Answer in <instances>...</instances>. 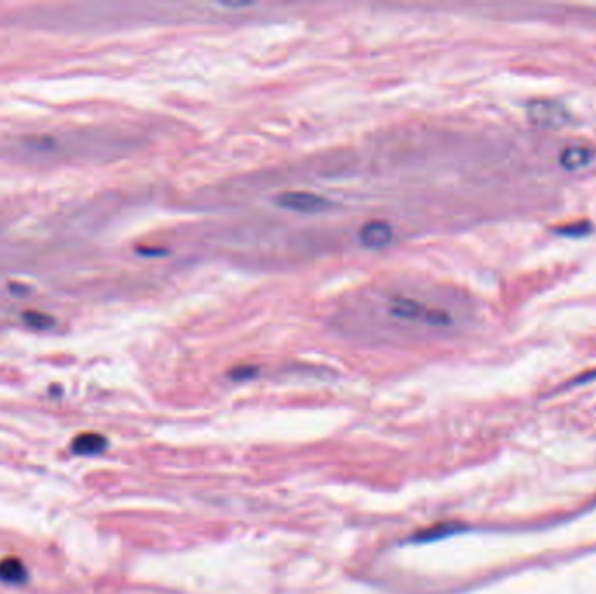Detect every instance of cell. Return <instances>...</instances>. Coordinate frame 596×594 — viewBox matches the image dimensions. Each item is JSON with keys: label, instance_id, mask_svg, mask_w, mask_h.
<instances>
[{"label": "cell", "instance_id": "obj_8", "mask_svg": "<svg viewBox=\"0 0 596 594\" xmlns=\"http://www.w3.org/2000/svg\"><path fill=\"white\" fill-rule=\"evenodd\" d=\"M459 532L457 527H454V525H438V527H431L427 528V530L417 533L415 535V542H427V540H436V539H443V537L450 535V533H455Z\"/></svg>", "mask_w": 596, "mask_h": 594}, {"label": "cell", "instance_id": "obj_11", "mask_svg": "<svg viewBox=\"0 0 596 594\" xmlns=\"http://www.w3.org/2000/svg\"><path fill=\"white\" fill-rule=\"evenodd\" d=\"M258 369L255 366H237L232 369V373H230V376H232L234 380H246V379H253V376L257 375Z\"/></svg>", "mask_w": 596, "mask_h": 594}, {"label": "cell", "instance_id": "obj_1", "mask_svg": "<svg viewBox=\"0 0 596 594\" xmlns=\"http://www.w3.org/2000/svg\"><path fill=\"white\" fill-rule=\"evenodd\" d=\"M527 117L530 124L537 129H546V131H556L563 129L570 124L572 116L570 110L560 101L554 100H532L527 105Z\"/></svg>", "mask_w": 596, "mask_h": 594}, {"label": "cell", "instance_id": "obj_10", "mask_svg": "<svg viewBox=\"0 0 596 594\" xmlns=\"http://www.w3.org/2000/svg\"><path fill=\"white\" fill-rule=\"evenodd\" d=\"M558 234L561 235H575V237H580V235H586L587 232H591V225L587 222L574 223V225H567L563 228H558Z\"/></svg>", "mask_w": 596, "mask_h": 594}, {"label": "cell", "instance_id": "obj_9", "mask_svg": "<svg viewBox=\"0 0 596 594\" xmlns=\"http://www.w3.org/2000/svg\"><path fill=\"white\" fill-rule=\"evenodd\" d=\"M26 325L32 326L35 330H47L52 326V319L47 315L40 314V312H26L25 314Z\"/></svg>", "mask_w": 596, "mask_h": 594}, {"label": "cell", "instance_id": "obj_5", "mask_svg": "<svg viewBox=\"0 0 596 594\" xmlns=\"http://www.w3.org/2000/svg\"><path fill=\"white\" fill-rule=\"evenodd\" d=\"M595 150L584 145H572L561 150L560 166L567 171H579L593 162Z\"/></svg>", "mask_w": 596, "mask_h": 594}, {"label": "cell", "instance_id": "obj_6", "mask_svg": "<svg viewBox=\"0 0 596 594\" xmlns=\"http://www.w3.org/2000/svg\"><path fill=\"white\" fill-rule=\"evenodd\" d=\"M107 447V437H103L101 434L96 432L81 434V436L75 437L74 443H72V450H74V453H77V455H96V453H101Z\"/></svg>", "mask_w": 596, "mask_h": 594}, {"label": "cell", "instance_id": "obj_7", "mask_svg": "<svg viewBox=\"0 0 596 594\" xmlns=\"http://www.w3.org/2000/svg\"><path fill=\"white\" fill-rule=\"evenodd\" d=\"M26 568L18 558H7L0 561V581L6 584H23L26 581Z\"/></svg>", "mask_w": 596, "mask_h": 594}, {"label": "cell", "instance_id": "obj_4", "mask_svg": "<svg viewBox=\"0 0 596 594\" xmlns=\"http://www.w3.org/2000/svg\"><path fill=\"white\" fill-rule=\"evenodd\" d=\"M359 241L363 242L368 250H383L390 246L394 241V230L387 222L373 220V222L364 223L359 230Z\"/></svg>", "mask_w": 596, "mask_h": 594}, {"label": "cell", "instance_id": "obj_3", "mask_svg": "<svg viewBox=\"0 0 596 594\" xmlns=\"http://www.w3.org/2000/svg\"><path fill=\"white\" fill-rule=\"evenodd\" d=\"M276 204L295 213H321L330 201L313 192H283L276 197Z\"/></svg>", "mask_w": 596, "mask_h": 594}, {"label": "cell", "instance_id": "obj_2", "mask_svg": "<svg viewBox=\"0 0 596 594\" xmlns=\"http://www.w3.org/2000/svg\"><path fill=\"white\" fill-rule=\"evenodd\" d=\"M389 312L396 318L408 319V321L427 323L432 326H446L450 325L451 319L446 312L434 310V308L424 306L417 300L408 298V296H394L389 303Z\"/></svg>", "mask_w": 596, "mask_h": 594}]
</instances>
